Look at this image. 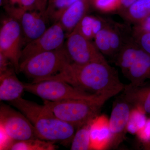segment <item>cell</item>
Segmentation results:
<instances>
[{
	"label": "cell",
	"instance_id": "cell-1",
	"mask_svg": "<svg viewBox=\"0 0 150 150\" xmlns=\"http://www.w3.org/2000/svg\"><path fill=\"white\" fill-rule=\"evenodd\" d=\"M43 80L63 81L107 100L123 91L125 87L117 71L105 57L84 65L70 62L58 74Z\"/></svg>",
	"mask_w": 150,
	"mask_h": 150
},
{
	"label": "cell",
	"instance_id": "cell-2",
	"mask_svg": "<svg viewBox=\"0 0 150 150\" xmlns=\"http://www.w3.org/2000/svg\"><path fill=\"white\" fill-rule=\"evenodd\" d=\"M10 103L28 119L38 139L64 145L71 143L76 133L74 127L58 118L45 105L22 98Z\"/></svg>",
	"mask_w": 150,
	"mask_h": 150
},
{
	"label": "cell",
	"instance_id": "cell-3",
	"mask_svg": "<svg viewBox=\"0 0 150 150\" xmlns=\"http://www.w3.org/2000/svg\"><path fill=\"white\" fill-rule=\"evenodd\" d=\"M104 103L100 100L77 99L56 102L44 100V104L58 118L77 130L98 115Z\"/></svg>",
	"mask_w": 150,
	"mask_h": 150
},
{
	"label": "cell",
	"instance_id": "cell-4",
	"mask_svg": "<svg viewBox=\"0 0 150 150\" xmlns=\"http://www.w3.org/2000/svg\"><path fill=\"white\" fill-rule=\"evenodd\" d=\"M71 61L63 46L56 50L37 54L22 62L19 71L33 79L32 83L37 82L58 74Z\"/></svg>",
	"mask_w": 150,
	"mask_h": 150
},
{
	"label": "cell",
	"instance_id": "cell-5",
	"mask_svg": "<svg viewBox=\"0 0 150 150\" xmlns=\"http://www.w3.org/2000/svg\"><path fill=\"white\" fill-rule=\"evenodd\" d=\"M25 90L39 97L44 100L56 102L68 100H88L107 101L96 95L84 91L63 81L46 80L24 83Z\"/></svg>",
	"mask_w": 150,
	"mask_h": 150
},
{
	"label": "cell",
	"instance_id": "cell-6",
	"mask_svg": "<svg viewBox=\"0 0 150 150\" xmlns=\"http://www.w3.org/2000/svg\"><path fill=\"white\" fill-rule=\"evenodd\" d=\"M0 127L13 141L38 138L34 127L25 115L7 105H1Z\"/></svg>",
	"mask_w": 150,
	"mask_h": 150
},
{
	"label": "cell",
	"instance_id": "cell-7",
	"mask_svg": "<svg viewBox=\"0 0 150 150\" xmlns=\"http://www.w3.org/2000/svg\"><path fill=\"white\" fill-rule=\"evenodd\" d=\"M22 30L18 22L13 18L6 19L0 30V53L9 59L16 72H20Z\"/></svg>",
	"mask_w": 150,
	"mask_h": 150
},
{
	"label": "cell",
	"instance_id": "cell-8",
	"mask_svg": "<svg viewBox=\"0 0 150 150\" xmlns=\"http://www.w3.org/2000/svg\"><path fill=\"white\" fill-rule=\"evenodd\" d=\"M6 10L11 18L18 22L23 33L29 42L40 37L47 29L46 18L48 17L45 12L12 5L6 6Z\"/></svg>",
	"mask_w": 150,
	"mask_h": 150
},
{
	"label": "cell",
	"instance_id": "cell-9",
	"mask_svg": "<svg viewBox=\"0 0 150 150\" xmlns=\"http://www.w3.org/2000/svg\"><path fill=\"white\" fill-rule=\"evenodd\" d=\"M66 36L60 23H55L40 37L29 42L22 50L20 64L37 54L61 48L64 46Z\"/></svg>",
	"mask_w": 150,
	"mask_h": 150
},
{
	"label": "cell",
	"instance_id": "cell-10",
	"mask_svg": "<svg viewBox=\"0 0 150 150\" xmlns=\"http://www.w3.org/2000/svg\"><path fill=\"white\" fill-rule=\"evenodd\" d=\"M67 37L65 47L74 64H86L104 57L94 43L82 35L76 28H75Z\"/></svg>",
	"mask_w": 150,
	"mask_h": 150
},
{
	"label": "cell",
	"instance_id": "cell-11",
	"mask_svg": "<svg viewBox=\"0 0 150 150\" xmlns=\"http://www.w3.org/2000/svg\"><path fill=\"white\" fill-rule=\"evenodd\" d=\"M132 106L123 95L113 103L109 118L111 134L110 148L116 149L125 139Z\"/></svg>",
	"mask_w": 150,
	"mask_h": 150
},
{
	"label": "cell",
	"instance_id": "cell-12",
	"mask_svg": "<svg viewBox=\"0 0 150 150\" xmlns=\"http://www.w3.org/2000/svg\"><path fill=\"white\" fill-rule=\"evenodd\" d=\"M91 150H104L110 148L111 134L109 118L105 115H98L90 123Z\"/></svg>",
	"mask_w": 150,
	"mask_h": 150
},
{
	"label": "cell",
	"instance_id": "cell-13",
	"mask_svg": "<svg viewBox=\"0 0 150 150\" xmlns=\"http://www.w3.org/2000/svg\"><path fill=\"white\" fill-rule=\"evenodd\" d=\"M13 69L0 74V100L10 102L22 98L25 90L24 83L15 74Z\"/></svg>",
	"mask_w": 150,
	"mask_h": 150
},
{
	"label": "cell",
	"instance_id": "cell-14",
	"mask_svg": "<svg viewBox=\"0 0 150 150\" xmlns=\"http://www.w3.org/2000/svg\"><path fill=\"white\" fill-rule=\"evenodd\" d=\"M91 5L90 0H80L63 13L59 21L66 33V36L72 32L82 19L88 14Z\"/></svg>",
	"mask_w": 150,
	"mask_h": 150
},
{
	"label": "cell",
	"instance_id": "cell-15",
	"mask_svg": "<svg viewBox=\"0 0 150 150\" xmlns=\"http://www.w3.org/2000/svg\"><path fill=\"white\" fill-rule=\"evenodd\" d=\"M122 95L132 105L150 115V83L140 86L125 85Z\"/></svg>",
	"mask_w": 150,
	"mask_h": 150
},
{
	"label": "cell",
	"instance_id": "cell-16",
	"mask_svg": "<svg viewBox=\"0 0 150 150\" xmlns=\"http://www.w3.org/2000/svg\"><path fill=\"white\" fill-rule=\"evenodd\" d=\"M134 86H140L150 80V56L140 48L135 62L126 76Z\"/></svg>",
	"mask_w": 150,
	"mask_h": 150
},
{
	"label": "cell",
	"instance_id": "cell-17",
	"mask_svg": "<svg viewBox=\"0 0 150 150\" xmlns=\"http://www.w3.org/2000/svg\"><path fill=\"white\" fill-rule=\"evenodd\" d=\"M140 48L133 37L123 46L115 57V64L120 68L124 76L135 62Z\"/></svg>",
	"mask_w": 150,
	"mask_h": 150
},
{
	"label": "cell",
	"instance_id": "cell-18",
	"mask_svg": "<svg viewBox=\"0 0 150 150\" xmlns=\"http://www.w3.org/2000/svg\"><path fill=\"white\" fill-rule=\"evenodd\" d=\"M123 24L111 22L110 42L112 57L115 58L125 43L132 38V31Z\"/></svg>",
	"mask_w": 150,
	"mask_h": 150
},
{
	"label": "cell",
	"instance_id": "cell-19",
	"mask_svg": "<svg viewBox=\"0 0 150 150\" xmlns=\"http://www.w3.org/2000/svg\"><path fill=\"white\" fill-rule=\"evenodd\" d=\"M109 21L103 18L87 14L75 28L87 39L91 40Z\"/></svg>",
	"mask_w": 150,
	"mask_h": 150
},
{
	"label": "cell",
	"instance_id": "cell-20",
	"mask_svg": "<svg viewBox=\"0 0 150 150\" xmlns=\"http://www.w3.org/2000/svg\"><path fill=\"white\" fill-rule=\"evenodd\" d=\"M121 15L134 24L141 21L150 15V0H138Z\"/></svg>",
	"mask_w": 150,
	"mask_h": 150
},
{
	"label": "cell",
	"instance_id": "cell-21",
	"mask_svg": "<svg viewBox=\"0 0 150 150\" xmlns=\"http://www.w3.org/2000/svg\"><path fill=\"white\" fill-rule=\"evenodd\" d=\"M55 143L35 138L22 141H13L8 150H54Z\"/></svg>",
	"mask_w": 150,
	"mask_h": 150
},
{
	"label": "cell",
	"instance_id": "cell-22",
	"mask_svg": "<svg viewBox=\"0 0 150 150\" xmlns=\"http://www.w3.org/2000/svg\"><path fill=\"white\" fill-rule=\"evenodd\" d=\"M90 122L77 129L72 141L71 150H91L90 133Z\"/></svg>",
	"mask_w": 150,
	"mask_h": 150
},
{
	"label": "cell",
	"instance_id": "cell-23",
	"mask_svg": "<svg viewBox=\"0 0 150 150\" xmlns=\"http://www.w3.org/2000/svg\"><path fill=\"white\" fill-rule=\"evenodd\" d=\"M80 0H52L48 3L45 11L48 18L54 21H59L60 18L67 8Z\"/></svg>",
	"mask_w": 150,
	"mask_h": 150
},
{
	"label": "cell",
	"instance_id": "cell-24",
	"mask_svg": "<svg viewBox=\"0 0 150 150\" xmlns=\"http://www.w3.org/2000/svg\"><path fill=\"white\" fill-rule=\"evenodd\" d=\"M110 21L105 26L97 33L94 38L95 45L98 51L103 55L112 57L110 42Z\"/></svg>",
	"mask_w": 150,
	"mask_h": 150
},
{
	"label": "cell",
	"instance_id": "cell-25",
	"mask_svg": "<svg viewBox=\"0 0 150 150\" xmlns=\"http://www.w3.org/2000/svg\"><path fill=\"white\" fill-rule=\"evenodd\" d=\"M146 115L140 108L132 107L127 126V131L131 134L136 135L146 121L147 118Z\"/></svg>",
	"mask_w": 150,
	"mask_h": 150
},
{
	"label": "cell",
	"instance_id": "cell-26",
	"mask_svg": "<svg viewBox=\"0 0 150 150\" xmlns=\"http://www.w3.org/2000/svg\"><path fill=\"white\" fill-rule=\"evenodd\" d=\"M91 5L102 12L108 13L118 11L121 0H90Z\"/></svg>",
	"mask_w": 150,
	"mask_h": 150
},
{
	"label": "cell",
	"instance_id": "cell-27",
	"mask_svg": "<svg viewBox=\"0 0 150 150\" xmlns=\"http://www.w3.org/2000/svg\"><path fill=\"white\" fill-rule=\"evenodd\" d=\"M132 35L134 41L139 47L150 56V33Z\"/></svg>",
	"mask_w": 150,
	"mask_h": 150
},
{
	"label": "cell",
	"instance_id": "cell-28",
	"mask_svg": "<svg viewBox=\"0 0 150 150\" xmlns=\"http://www.w3.org/2000/svg\"><path fill=\"white\" fill-rule=\"evenodd\" d=\"M136 135L143 144L150 142V118H147L144 126L138 131Z\"/></svg>",
	"mask_w": 150,
	"mask_h": 150
},
{
	"label": "cell",
	"instance_id": "cell-29",
	"mask_svg": "<svg viewBox=\"0 0 150 150\" xmlns=\"http://www.w3.org/2000/svg\"><path fill=\"white\" fill-rule=\"evenodd\" d=\"M143 33H150V15L134 24L132 29V34Z\"/></svg>",
	"mask_w": 150,
	"mask_h": 150
},
{
	"label": "cell",
	"instance_id": "cell-30",
	"mask_svg": "<svg viewBox=\"0 0 150 150\" xmlns=\"http://www.w3.org/2000/svg\"><path fill=\"white\" fill-rule=\"evenodd\" d=\"M10 64L12 65L7 57L0 53V74L5 72L10 69Z\"/></svg>",
	"mask_w": 150,
	"mask_h": 150
},
{
	"label": "cell",
	"instance_id": "cell-31",
	"mask_svg": "<svg viewBox=\"0 0 150 150\" xmlns=\"http://www.w3.org/2000/svg\"><path fill=\"white\" fill-rule=\"evenodd\" d=\"M137 1L138 0H121L120 7L118 10V13L122 14Z\"/></svg>",
	"mask_w": 150,
	"mask_h": 150
},
{
	"label": "cell",
	"instance_id": "cell-32",
	"mask_svg": "<svg viewBox=\"0 0 150 150\" xmlns=\"http://www.w3.org/2000/svg\"><path fill=\"white\" fill-rule=\"evenodd\" d=\"M49 0H39V11L41 12H45L47 8Z\"/></svg>",
	"mask_w": 150,
	"mask_h": 150
},
{
	"label": "cell",
	"instance_id": "cell-33",
	"mask_svg": "<svg viewBox=\"0 0 150 150\" xmlns=\"http://www.w3.org/2000/svg\"><path fill=\"white\" fill-rule=\"evenodd\" d=\"M9 1L11 5L15 6L17 5L18 0H8Z\"/></svg>",
	"mask_w": 150,
	"mask_h": 150
},
{
	"label": "cell",
	"instance_id": "cell-34",
	"mask_svg": "<svg viewBox=\"0 0 150 150\" xmlns=\"http://www.w3.org/2000/svg\"><path fill=\"white\" fill-rule=\"evenodd\" d=\"M144 148L146 150H150V142L147 144H144Z\"/></svg>",
	"mask_w": 150,
	"mask_h": 150
},
{
	"label": "cell",
	"instance_id": "cell-35",
	"mask_svg": "<svg viewBox=\"0 0 150 150\" xmlns=\"http://www.w3.org/2000/svg\"><path fill=\"white\" fill-rule=\"evenodd\" d=\"M3 0H0V3H1V5L3 4Z\"/></svg>",
	"mask_w": 150,
	"mask_h": 150
},
{
	"label": "cell",
	"instance_id": "cell-36",
	"mask_svg": "<svg viewBox=\"0 0 150 150\" xmlns=\"http://www.w3.org/2000/svg\"><path fill=\"white\" fill-rule=\"evenodd\" d=\"M39 0H38V11H39Z\"/></svg>",
	"mask_w": 150,
	"mask_h": 150
},
{
	"label": "cell",
	"instance_id": "cell-37",
	"mask_svg": "<svg viewBox=\"0 0 150 150\" xmlns=\"http://www.w3.org/2000/svg\"><path fill=\"white\" fill-rule=\"evenodd\" d=\"M51 1H52V0H49V1H48V2H49Z\"/></svg>",
	"mask_w": 150,
	"mask_h": 150
}]
</instances>
